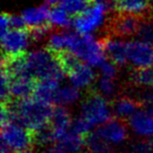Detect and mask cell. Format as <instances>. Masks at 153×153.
I'll use <instances>...</instances> for the list:
<instances>
[{"instance_id":"obj_1","label":"cell","mask_w":153,"mask_h":153,"mask_svg":"<svg viewBox=\"0 0 153 153\" xmlns=\"http://www.w3.org/2000/svg\"><path fill=\"white\" fill-rule=\"evenodd\" d=\"M14 122L36 132L51 125L53 108L51 103L30 97L23 100L10 101Z\"/></svg>"},{"instance_id":"obj_2","label":"cell","mask_w":153,"mask_h":153,"mask_svg":"<svg viewBox=\"0 0 153 153\" xmlns=\"http://www.w3.org/2000/svg\"><path fill=\"white\" fill-rule=\"evenodd\" d=\"M111 7H113V0H94L91 7L74 17L76 30L81 35H89L97 30L104 22L106 12Z\"/></svg>"},{"instance_id":"obj_3","label":"cell","mask_w":153,"mask_h":153,"mask_svg":"<svg viewBox=\"0 0 153 153\" xmlns=\"http://www.w3.org/2000/svg\"><path fill=\"white\" fill-rule=\"evenodd\" d=\"M80 115L94 127L101 126L111 119V107L105 97L97 90H92L82 102Z\"/></svg>"},{"instance_id":"obj_4","label":"cell","mask_w":153,"mask_h":153,"mask_svg":"<svg viewBox=\"0 0 153 153\" xmlns=\"http://www.w3.org/2000/svg\"><path fill=\"white\" fill-rule=\"evenodd\" d=\"M34 134V131L27 129L21 124L13 122L2 126L1 130L2 145H4L15 153L30 150V147L35 145Z\"/></svg>"},{"instance_id":"obj_5","label":"cell","mask_w":153,"mask_h":153,"mask_svg":"<svg viewBox=\"0 0 153 153\" xmlns=\"http://www.w3.org/2000/svg\"><path fill=\"white\" fill-rule=\"evenodd\" d=\"M30 41L28 27L24 28H11L5 34L1 35V45H2L4 57H15L25 53Z\"/></svg>"},{"instance_id":"obj_6","label":"cell","mask_w":153,"mask_h":153,"mask_svg":"<svg viewBox=\"0 0 153 153\" xmlns=\"http://www.w3.org/2000/svg\"><path fill=\"white\" fill-rule=\"evenodd\" d=\"M128 62L138 68L151 67L153 64V48L140 40L128 42Z\"/></svg>"},{"instance_id":"obj_7","label":"cell","mask_w":153,"mask_h":153,"mask_svg":"<svg viewBox=\"0 0 153 153\" xmlns=\"http://www.w3.org/2000/svg\"><path fill=\"white\" fill-rule=\"evenodd\" d=\"M140 25V19L137 16L119 14L111 19L109 30L114 37L126 38V37H132L134 35H137Z\"/></svg>"},{"instance_id":"obj_8","label":"cell","mask_w":153,"mask_h":153,"mask_svg":"<svg viewBox=\"0 0 153 153\" xmlns=\"http://www.w3.org/2000/svg\"><path fill=\"white\" fill-rule=\"evenodd\" d=\"M104 140L110 145H120L128 137V130L126 124L121 119H110L96 130Z\"/></svg>"},{"instance_id":"obj_9","label":"cell","mask_w":153,"mask_h":153,"mask_svg":"<svg viewBox=\"0 0 153 153\" xmlns=\"http://www.w3.org/2000/svg\"><path fill=\"white\" fill-rule=\"evenodd\" d=\"M37 81L27 74L12 76L10 84V99L11 101L23 100L34 96Z\"/></svg>"},{"instance_id":"obj_10","label":"cell","mask_w":153,"mask_h":153,"mask_svg":"<svg viewBox=\"0 0 153 153\" xmlns=\"http://www.w3.org/2000/svg\"><path fill=\"white\" fill-rule=\"evenodd\" d=\"M66 76L69 79L71 85L76 86L79 89L89 87L96 78L91 66L86 63H82L81 61H78L74 66H71L66 71Z\"/></svg>"},{"instance_id":"obj_11","label":"cell","mask_w":153,"mask_h":153,"mask_svg":"<svg viewBox=\"0 0 153 153\" xmlns=\"http://www.w3.org/2000/svg\"><path fill=\"white\" fill-rule=\"evenodd\" d=\"M105 53L115 65H124L128 62V42L117 37L108 36L102 41Z\"/></svg>"},{"instance_id":"obj_12","label":"cell","mask_w":153,"mask_h":153,"mask_svg":"<svg viewBox=\"0 0 153 153\" xmlns=\"http://www.w3.org/2000/svg\"><path fill=\"white\" fill-rule=\"evenodd\" d=\"M128 125L138 136H153V114L146 110H137L128 119Z\"/></svg>"},{"instance_id":"obj_13","label":"cell","mask_w":153,"mask_h":153,"mask_svg":"<svg viewBox=\"0 0 153 153\" xmlns=\"http://www.w3.org/2000/svg\"><path fill=\"white\" fill-rule=\"evenodd\" d=\"M71 125V115L65 107L58 106L53 108V112L51 120V127L55 134L56 142H58L64 134L69 131Z\"/></svg>"},{"instance_id":"obj_14","label":"cell","mask_w":153,"mask_h":153,"mask_svg":"<svg viewBox=\"0 0 153 153\" xmlns=\"http://www.w3.org/2000/svg\"><path fill=\"white\" fill-rule=\"evenodd\" d=\"M152 0H113V9L119 14L138 16L148 12Z\"/></svg>"},{"instance_id":"obj_15","label":"cell","mask_w":153,"mask_h":153,"mask_svg":"<svg viewBox=\"0 0 153 153\" xmlns=\"http://www.w3.org/2000/svg\"><path fill=\"white\" fill-rule=\"evenodd\" d=\"M22 18L27 27L44 25L49 23V9L47 4L41 5L39 7L27 9L22 13Z\"/></svg>"},{"instance_id":"obj_16","label":"cell","mask_w":153,"mask_h":153,"mask_svg":"<svg viewBox=\"0 0 153 153\" xmlns=\"http://www.w3.org/2000/svg\"><path fill=\"white\" fill-rule=\"evenodd\" d=\"M60 81L55 79H46L37 81L36 88H35L34 96L39 100L45 101L48 103H53L56 92L60 87Z\"/></svg>"},{"instance_id":"obj_17","label":"cell","mask_w":153,"mask_h":153,"mask_svg":"<svg viewBox=\"0 0 153 153\" xmlns=\"http://www.w3.org/2000/svg\"><path fill=\"white\" fill-rule=\"evenodd\" d=\"M58 143L66 153H80L83 147H85V136L70 129L58 140Z\"/></svg>"},{"instance_id":"obj_18","label":"cell","mask_w":153,"mask_h":153,"mask_svg":"<svg viewBox=\"0 0 153 153\" xmlns=\"http://www.w3.org/2000/svg\"><path fill=\"white\" fill-rule=\"evenodd\" d=\"M140 105V102L129 97H121L113 102L112 110L119 119H124V117L129 119L132 114H134L137 111Z\"/></svg>"},{"instance_id":"obj_19","label":"cell","mask_w":153,"mask_h":153,"mask_svg":"<svg viewBox=\"0 0 153 153\" xmlns=\"http://www.w3.org/2000/svg\"><path fill=\"white\" fill-rule=\"evenodd\" d=\"M81 97L80 89L74 85H64L60 86L59 89L56 92L53 103L58 104L59 106H66L71 105L78 102Z\"/></svg>"},{"instance_id":"obj_20","label":"cell","mask_w":153,"mask_h":153,"mask_svg":"<svg viewBox=\"0 0 153 153\" xmlns=\"http://www.w3.org/2000/svg\"><path fill=\"white\" fill-rule=\"evenodd\" d=\"M112 147L97 131L90 132L85 137V148L88 153H111Z\"/></svg>"},{"instance_id":"obj_21","label":"cell","mask_w":153,"mask_h":153,"mask_svg":"<svg viewBox=\"0 0 153 153\" xmlns=\"http://www.w3.org/2000/svg\"><path fill=\"white\" fill-rule=\"evenodd\" d=\"M129 80L133 85L153 88V67L138 68L130 74Z\"/></svg>"},{"instance_id":"obj_22","label":"cell","mask_w":153,"mask_h":153,"mask_svg":"<svg viewBox=\"0 0 153 153\" xmlns=\"http://www.w3.org/2000/svg\"><path fill=\"white\" fill-rule=\"evenodd\" d=\"M49 23L51 26L66 28L74 24L72 17L61 7H53L49 10Z\"/></svg>"},{"instance_id":"obj_23","label":"cell","mask_w":153,"mask_h":153,"mask_svg":"<svg viewBox=\"0 0 153 153\" xmlns=\"http://www.w3.org/2000/svg\"><path fill=\"white\" fill-rule=\"evenodd\" d=\"M94 0H61L60 7H63L71 17H76L90 7Z\"/></svg>"},{"instance_id":"obj_24","label":"cell","mask_w":153,"mask_h":153,"mask_svg":"<svg viewBox=\"0 0 153 153\" xmlns=\"http://www.w3.org/2000/svg\"><path fill=\"white\" fill-rule=\"evenodd\" d=\"M136 36L140 41L153 46V17L140 21V25Z\"/></svg>"},{"instance_id":"obj_25","label":"cell","mask_w":153,"mask_h":153,"mask_svg":"<svg viewBox=\"0 0 153 153\" xmlns=\"http://www.w3.org/2000/svg\"><path fill=\"white\" fill-rule=\"evenodd\" d=\"M117 85L114 82V79H110V78H105V76H101L100 80L98 81L97 84V91L103 97H113L117 94Z\"/></svg>"},{"instance_id":"obj_26","label":"cell","mask_w":153,"mask_h":153,"mask_svg":"<svg viewBox=\"0 0 153 153\" xmlns=\"http://www.w3.org/2000/svg\"><path fill=\"white\" fill-rule=\"evenodd\" d=\"M34 140L35 145H38V146H48L53 142H56L55 134H53L51 125L35 132Z\"/></svg>"},{"instance_id":"obj_27","label":"cell","mask_w":153,"mask_h":153,"mask_svg":"<svg viewBox=\"0 0 153 153\" xmlns=\"http://www.w3.org/2000/svg\"><path fill=\"white\" fill-rule=\"evenodd\" d=\"M70 129H71L72 131L76 132L78 134H81V135L86 137V136L91 132V130L94 129V126L88 121H86L83 117L79 115V117L72 122V125Z\"/></svg>"},{"instance_id":"obj_28","label":"cell","mask_w":153,"mask_h":153,"mask_svg":"<svg viewBox=\"0 0 153 153\" xmlns=\"http://www.w3.org/2000/svg\"><path fill=\"white\" fill-rule=\"evenodd\" d=\"M140 103L145 110L153 114V88H146L140 94Z\"/></svg>"},{"instance_id":"obj_29","label":"cell","mask_w":153,"mask_h":153,"mask_svg":"<svg viewBox=\"0 0 153 153\" xmlns=\"http://www.w3.org/2000/svg\"><path fill=\"white\" fill-rule=\"evenodd\" d=\"M51 23L44 24V25L40 26H35V27H28L30 30V36L32 41H40L48 34V32L51 30Z\"/></svg>"},{"instance_id":"obj_30","label":"cell","mask_w":153,"mask_h":153,"mask_svg":"<svg viewBox=\"0 0 153 153\" xmlns=\"http://www.w3.org/2000/svg\"><path fill=\"white\" fill-rule=\"evenodd\" d=\"M99 68H100V71H101L102 76L114 79L115 76H117V65L111 61H105Z\"/></svg>"},{"instance_id":"obj_31","label":"cell","mask_w":153,"mask_h":153,"mask_svg":"<svg viewBox=\"0 0 153 153\" xmlns=\"http://www.w3.org/2000/svg\"><path fill=\"white\" fill-rule=\"evenodd\" d=\"M1 35L5 34L7 30H11V15L7 13H3L1 16Z\"/></svg>"},{"instance_id":"obj_32","label":"cell","mask_w":153,"mask_h":153,"mask_svg":"<svg viewBox=\"0 0 153 153\" xmlns=\"http://www.w3.org/2000/svg\"><path fill=\"white\" fill-rule=\"evenodd\" d=\"M26 24L24 22L22 16L11 15V28H24Z\"/></svg>"},{"instance_id":"obj_33","label":"cell","mask_w":153,"mask_h":153,"mask_svg":"<svg viewBox=\"0 0 153 153\" xmlns=\"http://www.w3.org/2000/svg\"><path fill=\"white\" fill-rule=\"evenodd\" d=\"M45 153H66V152L64 151V149L62 148L60 145H57V146L49 147Z\"/></svg>"},{"instance_id":"obj_34","label":"cell","mask_w":153,"mask_h":153,"mask_svg":"<svg viewBox=\"0 0 153 153\" xmlns=\"http://www.w3.org/2000/svg\"><path fill=\"white\" fill-rule=\"evenodd\" d=\"M59 2H61V0H46L47 5H56Z\"/></svg>"},{"instance_id":"obj_35","label":"cell","mask_w":153,"mask_h":153,"mask_svg":"<svg viewBox=\"0 0 153 153\" xmlns=\"http://www.w3.org/2000/svg\"><path fill=\"white\" fill-rule=\"evenodd\" d=\"M1 153H11V150L7 147H5L4 145H2L1 146Z\"/></svg>"},{"instance_id":"obj_36","label":"cell","mask_w":153,"mask_h":153,"mask_svg":"<svg viewBox=\"0 0 153 153\" xmlns=\"http://www.w3.org/2000/svg\"><path fill=\"white\" fill-rule=\"evenodd\" d=\"M18 153H33L30 150H26V151H21V152H18Z\"/></svg>"},{"instance_id":"obj_37","label":"cell","mask_w":153,"mask_h":153,"mask_svg":"<svg viewBox=\"0 0 153 153\" xmlns=\"http://www.w3.org/2000/svg\"><path fill=\"white\" fill-rule=\"evenodd\" d=\"M125 153H126V152H125ZM127 153H130V152H127Z\"/></svg>"}]
</instances>
